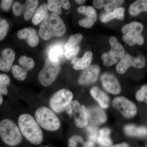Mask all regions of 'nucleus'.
Returning <instances> with one entry per match:
<instances>
[{
	"instance_id": "obj_1",
	"label": "nucleus",
	"mask_w": 147,
	"mask_h": 147,
	"mask_svg": "<svg viewBox=\"0 0 147 147\" xmlns=\"http://www.w3.org/2000/svg\"><path fill=\"white\" fill-rule=\"evenodd\" d=\"M18 125L21 134L29 142L34 145L42 143V129L32 116L28 114L21 115L18 118Z\"/></svg>"
},
{
	"instance_id": "obj_2",
	"label": "nucleus",
	"mask_w": 147,
	"mask_h": 147,
	"mask_svg": "<svg viewBox=\"0 0 147 147\" xmlns=\"http://www.w3.org/2000/svg\"><path fill=\"white\" fill-rule=\"evenodd\" d=\"M66 31L65 24L59 16L49 13L40 26L39 35L44 40H48L53 37L63 36Z\"/></svg>"
},
{
	"instance_id": "obj_3",
	"label": "nucleus",
	"mask_w": 147,
	"mask_h": 147,
	"mask_svg": "<svg viewBox=\"0 0 147 147\" xmlns=\"http://www.w3.org/2000/svg\"><path fill=\"white\" fill-rule=\"evenodd\" d=\"M0 137L5 144L11 147L18 146L23 139L19 127L9 119L0 122Z\"/></svg>"
},
{
	"instance_id": "obj_4",
	"label": "nucleus",
	"mask_w": 147,
	"mask_h": 147,
	"mask_svg": "<svg viewBox=\"0 0 147 147\" xmlns=\"http://www.w3.org/2000/svg\"><path fill=\"white\" fill-rule=\"evenodd\" d=\"M37 122L42 128L49 131H55L61 126L60 121L57 115L49 108L41 107L35 114Z\"/></svg>"
},
{
	"instance_id": "obj_5",
	"label": "nucleus",
	"mask_w": 147,
	"mask_h": 147,
	"mask_svg": "<svg viewBox=\"0 0 147 147\" xmlns=\"http://www.w3.org/2000/svg\"><path fill=\"white\" fill-rule=\"evenodd\" d=\"M60 70V59L47 58L38 76L40 84L44 87L50 86L55 82Z\"/></svg>"
},
{
	"instance_id": "obj_6",
	"label": "nucleus",
	"mask_w": 147,
	"mask_h": 147,
	"mask_svg": "<svg viewBox=\"0 0 147 147\" xmlns=\"http://www.w3.org/2000/svg\"><path fill=\"white\" fill-rule=\"evenodd\" d=\"M144 28L143 24L138 22H132L124 25L122 28L124 34L123 40L130 46H134L137 44L143 45L144 42V36L142 33Z\"/></svg>"
},
{
	"instance_id": "obj_7",
	"label": "nucleus",
	"mask_w": 147,
	"mask_h": 147,
	"mask_svg": "<svg viewBox=\"0 0 147 147\" xmlns=\"http://www.w3.org/2000/svg\"><path fill=\"white\" fill-rule=\"evenodd\" d=\"M67 113L73 115L75 125L79 128L86 127L88 123V113L84 105H80L77 100H72L65 109Z\"/></svg>"
},
{
	"instance_id": "obj_8",
	"label": "nucleus",
	"mask_w": 147,
	"mask_h": 147,
	"mask_svg": "<svg viewBox=\"0 0 147 147\" xmlns=\"http://www.w3.org/2000/svg\"><path fill=\"white\" fill-rule=\"evenodd\" d=\"M73 95L69 90L63 89L58 91L50 98L49 103L51 108L55 113L63 112L72 101Z\"/></svg>"
},
{
	"instance_id": "obj_9",
	"label": "nucleus",
	"mask_w": 147,
	"mask_h": 147,
	"mask_svg": "<svg viewBox=\"0 0 147 147\" xmlns=\"http://www.w3.org/2000/svg\"><path fill=\"white\" fill-rule=\"evenodd\" d=\"M112 104L114 108L127 118L133 117L137 113L136 105L124 96H117L113 99Z\"/></svg>"
},
{
	"instance_id": "obj_10",
	"label": "nucleus",
	"mask_w": 147,
	"mask_h": 147,
	"mask_svg": "<svg viewBox=\"0 0 147 147\" xmlns=\"http://www.w3.org/2000/svg\"><path fill=\"white\" fill-rule=\"evenodd\" d=\"M146 61L144 57L139 56L137 58L133 57L131 55L127 54L122 58L116 67L117 72L119 74H124L130 66L137 68H142L146 65Z\"/></svg>"
},
{
	"instance_id": "obj_11",
	"label": "nucleus",
	"mask_w": 147,
	"mask_h": 147,
	"mask_svg": "<svg viewBox=\"0 0 147 147\" xmlns=\"http://www.w3.org/2000/svg\"><path fill=\"white\" fill-rule=\"evenodd\" d=\"M83 38L81 34H76L71 35L65 43L64 49L65 56L68 60H73L79 53L80 50L79 43Z\"/></svg>"
},
{
	"instance_id": "obj_12",
	"label": "nucleus",
	"mask_w": 147,
	"mask_h": 147,
	"mask_svg": "<svg viewBox=\"0 0 147 147\" xmlns=\"http://www.w3.org/2000/svg\"><path fill=\"white\" fill-rule=\"evenodd\" d=\"M100 81L103 88L113 94H118L121 92V87L119 82L115 76L108 73L103 74L100 77Z\"/></svg>"
},
{
	"instance_id": "obj_13",
	"label": "nucleus",
	"mask_w": 147,
	"mask_h": 147,
	"mask_svg": "<svg viewBox=\"0 0 147 147\" xmlns=\"http://www.w3.org/2000/svg\"><path fill=\"white\" fill-rule=\"evenodd\" d=\"M100 72L99 67L96 65H90L85 69L79 76L78 83L82 85H87L96 82Z\"/></svg>"
},
{
	"instance_id": "obj_14",
	"label": "nucleus",
	"mask_w": 147,
	"mask_h": 147,
	"mask_svg": "<svg viewBox=\"0 0 147 147\" xmlns=\"http://www.w3.org/2000/svg\"><path fill=\"white\" fill-rule=\"evenodd\" d=\"M15 58L14 51L10 48L3 50L0 56V71L8 72L11 69Z\"/></svg>"
},
{
	"instance_id": "obj_15",
	"label": "nucleus",
	"mask_w": 147,
	"mask_h": 147,
	"mask_svg": "<svg viewBox=\"0 0 147 147\" xmlns=\"http://www.w3.org/2000/svg\"><path fill=\"white\" fill-rule=\"evenodd\" d=\"M17 36L20 39L26 40L29 46L36 47L39 42V38L34 29L31 28H25L18 31Z\"/></svg>"
},
{
	"instance_id": "obj_16",
	"label": "nucleus",
	"mask_w": 147,
	"mask_h": 147,
	"mask_svg": "<svg viewBox=\"0 0 147 147\" xmlns=\"http://www.w3.org/2000/svg\"><path fill=\"white\" fill-rule=\"evenodd\" d=\"M87 111L88 120L93 124H101L104 123L107 120L106 114L100 108L96 107H91Z\"/></svg>"
},
{
	"instance_id": "obj_17",
	"label": "nucleus",
	"mask_w": 147,
	"mask_h": 147,
	"mask_svg": "<svg viewBox=\"0 0 147 147\" xmlns=\"http://www.w3.org/2000/svg\"><path fill=\"white\" fill-rule=\"evenodd\" d=\"M92 60V53L90 51H87L84 54L83 57L79 59L74 58L71 61L73 68L75 70H85L90 66Z\"/></svg>"
},
{
	"instance_id": "obj_18",
	"label": "nucleus",
	"mask_w": 147,
	"mask_h": 147,
	"mask_svg": "<svg viewBox=\"0 0 147 147\" xmlns=\"http://www.w3.org/2000/svg\"><path fill=\"white\" fill-rule=\"evenodd\" d=\"M92 97L97 101L101 108L107 109L109 107L110 99L108 95L97 87H94L90 90Z\"/></svg>"
},
{
	"instance_id": "obj_19",
	"label": "nucleus",
	"mask_w": 147,
	"mask_h": 147,
	"mask_svg": "<svg viewBox=\"0 0 147 147\" xmlns=\"http://www.w3.org/2000/svg\"><path fill=\"white\" fill-rule=\"evenodd\" d=\"M124 130L125 134L131 137H144L147 135V128L144 126L129 124L125 126Z\"/></svg>"
},
{
	"instance_id": "obj_20",
	"label": "nucleus",
	"mask_w": 147,
	"mask_h": 147,
	"mask_svg": "<svg viewBox=\"0 0 147 147\" xmlns=\"http://www.w3.org/2000/svg\"><path fill=\"white\" fill-rule=\"evenodd\" d=\"M143 11L147 12V0L135 1L129 6V12L131 16H138Z\"/></svg>"
},
{
	"instance_id": "obj_21",
	"label": "nucleus",
	"mask_w": 147,
	"mask_h": 147,
	"mask_svg": "<svg viewBox=\"0 0 147 147\" xmlns=\"http://www.w3.org/2000/svg\"><path fill=\"white\" fill-rule=\"evenodd\" d=\"M111 130L110 129L104 127L100 129L99 135L96 141L99 144L105 147H110L112 144V140L110 138Z\"/></svg>"
},
{
	"instance_id": "obj_22",
	"label": "nucleus",
	"mask_w": 147,
	"mask_h": 147,
	"mask_svg": "<svg viewBox=\"0 0 147 147\" xmlns=\"http://www.w3.org/2000/svg\"><path fill=\"white\" fill-rule=\"evenodd\" d=\"M109 42L111 49L110 51L114 54L117 58L122 59L125 55L124 48L118 42L115 37H112L109 40Z\"/></svg>"
},
{
	"instance_id": "obj_23",
	"label": "nucleus",
	"mask_w": 147,
	"mask_h": 147,
	"mask_svg": "<svg viewBox=\"0 0 147 147\" xmlns=\"http://www.w3.org/2000/svg\"><path fill=\"white\" fill-rule=\"evenodd\" d=\"M38 5L37 0H28L26 1L25 4L24 11V16L25 20H30L36 10Z\"/></svg>"
},
{
	"instance_id": "obj_24",
	"label": "nucleus",
	"mask_w": 147,
	"mask_h": 147,
	"mask_svg": "<svg viewBox=\"0 0 147 147\" xmlns=\"http://www.w3.org/2000/svg\"><path fill=\"white\" fill-rule=\"evenodd\" d=\"M77 12L81 14H84L86 16V18L94 23L96 21L97 17V13L93 7L88 6V7L82 5L77 8Z\"/></svg>"
},
{
	"instance_id": "obj_25",
	"label": "nucleus",
	"mask_w": 147,
	"mask_h": 147,
	"mask_svg": "<svg viewBox=\"0 0 147 147\" xmlns=\"http://www.w3.org/2000/svg\"><path fill=\"white\" fill-rule=\"evenodd\" d=\"M68 147H94V145L89 141L84 142L81 136L74 135L69 139Z\"/></svg>"
},
{
	"instance_id": "obj_26",
	"label": "nucleus",
	"mask_w": 147,
	"mask_h": 147,
	"mask_svg": "<svg viewBox=\"0 0 147 147\" xmlns=\"http://www.w3.org/2000/svg\"><path fill=\"white\" fill-rule=\"evenodd\" d=\"M48 7L47 5L43 4L39 7L35 13L33 18L32 20V22L35 25L41 23L45 19L48 13Z\"/></svg>"
},
{
	"instance_id": "obj_27",
	"label": "nucleus",
	"mask_w": 147,
	"mask_h": 147,
	"mask_svg": "<svg viewBox=\"0 0 147 147\" xmlns=\"http://www.w3.org/2000/svg\"><path fill=\"white\" fill-rule=\"evenodd\" d=\"M63 53V45L60 43H56L51 45L47 51L48 57L59 59L61 57Z\"/></svg>"
},
{
	"instance_id": "obj_28",
	"label": "nucleus",
	"mask_w": 147,
	"mask_h": 147,
	"mask_svg": "<svg viewBox=\"0 0 147 147\" xmlns=\"http://www.w3.org/2000/svg\"><path fill=\"white\" fill-rule=\"evenodd\" d=\"M63 1L58 0H49L47 3L48 9L52 12V13L59 16L61 13V9L63 5Z\"/></svg>"
},
{
	"instance_id": "obj_29",
	"label": "nucleus",
	"mask_w": 147,
	"mask_h": 147,
	"mask_svg": "<svg viewBox=\"0 0 147 147\" xmlns=\"http://www.w3.org/2000/svg\"><path fill=\"white\" fill-rule=\"evenodd\" d=\"M12 75L15 79L18 81H24L27 76L28 71L26 70L18 65H14L11 69Z\"/></svg>"
},
{
	"instance_id": "obj_30",
	"label": "nucleus",
	"mask_w": 147,
	"mask_h": 147,
	"mask_svg": "<svg viewBox=\"0 0 147 147\" xmlns=\"http://www.w3.org/2000/svg\"><path fill=\"white\" fill-rule=\"evenodd\" d=\"M103 61V64L106 67H110L115 64L118 60V58L114 55L111 51L104 53L101 56Z\"/></svg>"
},
{
	"instance_id": "obj_31",
	"label": "nucleus",
	"mask_w": 147,
	"mask_h": 147,
	"mask_svg": "<svg viewBox=\"0 0 147 147\" xmlns=\"http://www.w3.org/2000/svg\"><path fill=\"white\" fill-rule=\"evenodd\" d=\"M10 79L7 74H0V92L3 95L8 94L7 86L10 84Z\"/></svg>"
},
{
	"instance_id": "obj_32",
	"label": "nucleus",
	"mask_w": 147,
	"mask_h": 147,
	"mask_svg": "<svg viewBox=\"0 0 147 147\" xmlns=\"http://www.w3.org/2000/svg\"><path fill=\"white\" fill-rule=\"evenodd\" d=\"M18 63L27 71L32 69L34 66L33 60L26 56H21L18 60Z\"/></svg>"
},
{
	"instance_id": "obj_33",
	"label": "nucleus",
	"mask_w": 147,
	"mask_h": 147,
	"mask_svg": "<svg viewBox=\"0 0 147 147\" xmlns=\"http://www.w3.org/2000/svg\"><path fill=\"white\" fill-rule=\"evenodd\" d=\"M86 131L89 142L94 144L96 142L98 136L97 128L94 126L89 125L87 127Z\"/></svg>"
},
{
	"instance_id": "obj_34",
	"label": "nucleus",
	"mask_w": 147,
	"mask_h": 147,
	"mask_svg": "<svg viewBox=\"0 0 147 147\" xmlns=\"http://www.w3.org/2000/svg\"><path fill=\"white\" fill-rule=\"evenodd\" d=\"M124 2V1H108L107 3L104 7V9L107 11H113L116 9L119 8L121 5Z\"/></svg>"
},
{
	"instance_id": "obj_35",
	"label": "nucleus",
	"mask_w": 147,
	"mask_h": 147,
	"mask_svg": "<svg viewBox=\"0 0 147 147\" xmlns=\"http://www.w3.org/2000/svg\"><path fill=\"white\" fill-rule=\"evenodd\" d=\"M9 29V24L5 19H3L0 22V41L5 37Z\"/></svg>"
},
{
	"instance_id": "obj_36",
	"label": "nucleus",
	"mask_w": 147,
	"mask_h": 147,
	"mask_svg": "<svg viewBox=\"0 0 147 147\" xmlns=\"http://www.w3.org/2000/svg\"><path fill=\"white\" fill-rule=\"evenodd\" d=\"M12 8L14 15L16 16H19L24 13L25 7L24 5H22L18 2H16L13 3Z\"/></svg>"
},
{
	"instance_id": "obj_37",
	"label": "nucleus",
	"mask_w": 147,
	"mask_h": 147,
	"mask_svg": "<svg viewBox=\"0 0 147 147\" xmlns=\"http://www.w3.org/2000/svg\"><path fill=\"white\" fill-rule=\"evenodd\" d=\"M115 18L113 11H106L102 13L100 16V20L103 23H108Z\"/></svg>"
},
{
	"instance_id": "obj_38",
	"label": "nucleus",
	"mask_w": 147,
	"mask_h": 147,
	"mask_svg": "<svg viewBox=\"0 0 147 147\" xmlns=\"http://www.w3.org/2000/svg\"><path fill=\"white\" fill-rule=\"evenodd\" d=\"M115 17L117 19L123 20L124 18L125 9L123 7H119L113 11Z\"/></svg>"
},
{
	"instance_id": "obj_39",
	"label": "nucleus",
	"mask_w": 147,
	"mask_h": 147,
	"mask_svg": "<svg viewBox=\"0 0 147 147\" xmlns=\"http://www.w3.org/2000/svg\"><path fill=\"white\" fill-rule=\"evenodd\" d=\"M13 1L12 0H3L1 2L0 5L1 8L4 11H8L10 9Z\"/></svg>"
},
{
	"instance_id": "obj_40",
	"label": "nucleus",
	"mask_w": 147,
	"mask_h": 147,
	"mask_svg": "<svg viewBox=\"0 0 147 147\" xmlns=\"http://www.w3.org/2000/svg\"><path fill=\"white\" fill-rule=\"evenodd\" d=\"M94 24V23L91 21H89L86 18H82V19L79 20V26L84 27V28H91Z\"/></svg>"
},
{
	"instance_id": "obj_41",
	"label": "nucleus",
	"mask_w": 147,
	"mask_h": 147,
	"mask_svg": "<svg viewBox=\"0 0 147 147\" xmlns=\"http://www.w3.org/2000/svg\"><path fill=\"white\" fill-rule=\"evenodd\" d=\"M108 1H99L95 0L93 1V4L95 8L100 9L105 6Z\"/></svg>"
},
{
	"instance_id": "obj_42",
	"label": "nucleus",
	"mask_w": 147,
	"mask_h": 147,
	"mask_svg": "<svg viewBox=\"0 0 147 147\" xmlns=\"http://www.w3.org/2000/svg\"><path fill=\"white\" fill-rule=\"evenodd\" d=\"M136 98L138 101H144V96L142 94L141 90H139L137 91L136 94Z\"/></svg>"
},
{
	"instance_id": "obj_43",
	"label": "nucleus",
	"mask_w": 147,
	"mask_h": 147,
	"mask_svg": "<svg viewBox=\"0 0 147 147\" xmlns=\"http://www.w3.org/2000/svg\"><path fill=\"white\" fill-rule=\"evenodd\" d=\"M141 91H142L144 98V101L147 99V85H144L141 88Z\"/></svg>"
},
{
	"instance_id": "obj_44",
	"label": "nucleus",
	"mask_w": 147,
	"mask_h": 147,
	"mask_svg": "<svg viewBox=\"0 0 147 147\" xmlns=\"http://www.w3.org/2000/svg\"><path fill=\"white\" fill-rule=\"evenodd\" d=\"M62 7L65 9H69L70 7V4L69 1L66 0H63V5Z\"/></svg>"
},
{
	"instance_id": "obj_45",
	"label": "nucleus",
	"mask_w": 147,
	"mask_h": 147,
	"mask_svg": "<svg viewBox=\"0 0 147 147\" xmlns=\"http://www.w3.org/2000/svg\"><path fill=\"white\" fill-rule=\"evenodd\" d=\"M110 147H129V146L128 144L127 143H123L119 144L114 145Z\"/></svg>"
},
{
	"instance_id": "obj_46",
	"label": "nucleus",
	"mask_w": 147,
	"mask_h": 147,
	"mask_svg": "<svg viewBox=\"0 0 147 147\" xmlns=\"http://www.w3.org/2000/svg\"><path fill=\"white\" fill-rule=\"evenodd\" d=\"M75 2H76L77 3L81 5L83 4L86 2V1H85V0H84V1H83V0H76Z\"/></svg>"
},
{
	"instance_id": "obj_47",
	"label": "nucleus",
	"mask_w": 147,
	"mask_h": 147,
	"mask_svg": "<svg viewBox=\"0 0 147 147\" xmlns=\"http://www.w3.org/2000/svg\"><path fill=\"white\" fill-rule=\"evenodd\" d=\"M3 100V94L0 92V106L2 104Z\"/></svg>"
},
{
	"instance_id": "obj_48",
	"label": "nucleus",
	"mask_w": 147,
	"mask_h": 147,
	"mask_svg": "<svg viewBox=\"0 0 147 147\" xmlns=\"http://www.w3.org/2000/svg\"><path fill=\"white\" fill-rule=\"evenodd\" d=\"M145 102H146V105H147V99L146 100V101H145Z\"/></svg>"
},
{
	"instance_id": "obj_49",
	"label": "nucleus",
	"mask_w": 147,
	"mask_h": 147,
	"mask_svg": "<svg viewBox=\"0 0 147 147\" xmlns=\"http://www.w3.org/2000/svg\"><path fill=\"white\" fill-rule=\"evenodd\" d=\"M49 147V146H43V147Z\"/></svg>"
},
{
	"instance_id": "obj_50",
	"label": "nucleus",
	"mask_w": 147,
	"mask_h": 147,
	"mask_svg": "<svg viewBox=\"0 0 147 147\" xmlns=\"http://www.w3.org/2000/svg\"><path fill=\"white\" fill-rule=\"evenodd\" d=\"M1 17H0V22H1Z\"/></svg>"
}]
</instances>
